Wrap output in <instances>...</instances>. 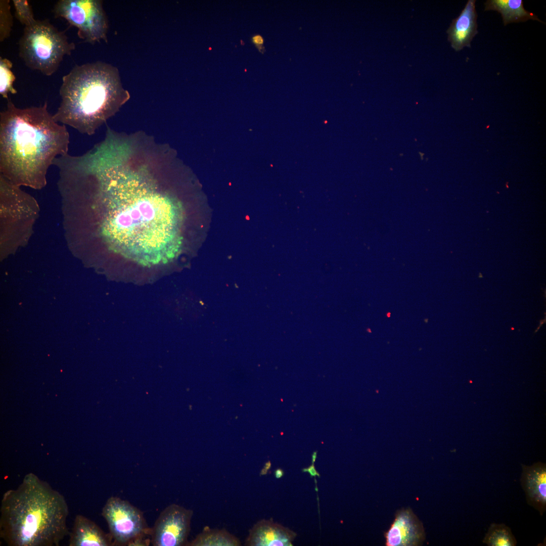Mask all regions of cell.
<instances>
[{"label":"cell","mask_w":546,"mask_h":546,"mask_svg":"<svg viewBox=\"0 0 546 546\" xmlns=\"http://www.w3.org/2000/svg\"><path fill=\"white\" fill-rule=\"evenodd\" d=\"M193 511L172 504L160 514L150 530L153 546L187 545Z\"/></svg>","instance_id":"obj_8"},{"label":"cell","mask_w":546,"mask_h":546,"mask_svg":"<svg viewBox=\"0 0 546 546\" xmlns=\"http://www.w3.org/2000/svg\"><path fill=\"white\" fill-rule=\"evenodd\" d=\"M13 64L7 58L0 59V94L7 100L9 93L15 94L17 91L13 84L16 77L11 70Z\"/></svg>","instance_id":"obj_17"},{"label":"cell","mask_w":546,"mask_h":546,"mask_svg":"<svg viewBox=\"0 0 546 546\" xmlns=\"http://www.w3.org/2000/svg\"><path fill=\"white\" fill-rule=\"evenodd\" d=\"M316 457H317V451H314L312 453V454L311 455L312 464H314V462H315V461L316 460Z\"/></svg>","instance_id":"obj_24"},{"label":"cell","mask_w":546,"mask_h":546,"mask_svg":"<svg viewBox=\"0 0 546 546\" xmlns=\"http://www.w3.org/2000/svg\"><path fill=\"white\" fill-rule=\"evenodd\" d=\"M75 49L65 32L47 19L25 26L18 42L19 55L25 65L47 76L55 73L64 57Z\"/></svg>","instance_id":"obj_5"},{"label":"cell","mask_w":546,"mask_h":546,"mask_svg":"<svg viewBox=\"0 0 546 546\" xmlns=\"http://www.w3.org/2000/svg\"><path fill=\"white\" fill-rule=\"evenodd\" d=\"M9 1H0V39L1 41L7 38L10 34L13 18L10 11Z\"/></svg>","instance_id":"obj_19"},{"label":"cell","mask_w":546,"mask_h":546,"mask_svg":"<svg viewBox=\"0 0 546 546\" xmlns=\"http://www.w3.org/2000/svg\"><path fill=\"white\" fill-rule=\"evenodd\" d=\"M475 3V0H468L464 9L452 20L447 30L448 40L456 51H460L466 47H470L473 38L478 32Z\"/></svg>","instance_id":"obj_11"},{"label":"cell","mask_w":546,"mask_h":546,"mask_svg":"<svg viewBox=\"0 0 546 546\" xmlns=\"http://www.w3.org/2000/svg\"><path fill=\"white\" fill-rule=\"evenodd\" d=\"M240 540L225 529L204 528L188 546H239Z\"/></svg>","instance_id":"obj_15"},{"label":"cell","mask_w":546,"mask_h":546,"mask_svg":"<svg viewBox=\"0 0 546 546\" xmlns=\"http://www.w3.org/2000/svg\"><path fill=\"white\" fill-rule=\"evenodd\" d=\"M270 466H271V464H270V463L269 462L266 463L265 466H264V469H263L262 471V474L264 472H265V474H266L267 470L270 468Z\"/></svg>","instance_id":"obj_23"},{"label":"cell","mask_w":546,"mask_h":546,"mask_svg":"<svg viewBox=\"0 0 546 546\" xmlns=\"http://www.w3.org/2000/svg\"><path fill=\"white\" fill-rule=\"evenodd\" d=\"M303 472H308L311 477H320V474L316 470L314 464H312L309 466L308 468H304L302 469Z\"/></svg>","instance_id":"obj_21"},{"label":"cell","mask_w":546,"mask_h":546,"mask_svg":"<svg viewBox=\"0 0 546 546\" xmlns=\"http://www.w3.org/2000/svg\"><path fill=\"white\" fill-rule=\"evenodd\" d=\"M169 153L144 132L109 130L79 160L82 176L94 183L107 209L103 229L111 247L144 265L167 262L182 244L181 204L157 179Z\"/></svg>","instance_id":"obj_1"},{"label":"cell","mask_w":546,"mask_h":546,"mask_svg":"<svg viewBox=\"0 0 546 546\" xmlns=\"http://www.w3.org/2000/svg\"><path fill=\"white\" fill-rule=\"evenodd\" d=\"M275 475L277 478H280L284 475V472L280 469H278L275 472Z\"/></svg>","instance_id":"obj_22"},{"label":"cell","mask_w":546,"mask_h":546,"mask_svg":"<svg viewBox=\"0 0 546 546\" xmlns=\"http://www.w3.org/2000/svg\"><path fill=\"white\" fill-rule=\"evenodd\" d=\"M295 534L270 520H261L250 529L246 539L247 546H288Z\"/></svg>","instance_id":"obj_12"},{"label":"cell","mask_w":546,"mask_h":546,"mask_svg":"<svg viewBox=\"0 0 546 546\" xmlns=\"http://www.w3.org/2000/svg\"><path fill=\"white\" fill-rule=\"evenodd\" d=\"M520 483L528 505L542 515L546 509V465L537 462L531 466L521 465Z\"/></svg>","instance_id":"obj_10"},{"label":"cell","mask_w":546,"mask_h":546,"mask_svg":"<svg viewBox=\"0 0 546 546\" xmlns=\"http://www.w3.org/2000/svg\"><path fill=\"white\" fill-rule=\"evenodd\" d=\"M56 18L77 28L79 38L90 43L107 41L109 23L100 0H59L53 10Z\"/></svg>","instance_id":"obj_6"},{"label":"cell","mask_w":546,"mask_h":546,"mask_svg":"<svg viewBox=\"0 0 546 546\" xmlns=\"http://www.w3.org/2000/svg\"><path fill=\"white\" fill-rule=\"evenodd\" d=\"M102 515L106 521L113 545L144 544L143 540L150 530L143 512L129 502L111 496L102 508Z\"/></svg>","instance_id":"obj_7"},{"label":"cell","mask_w":546,"mask_h":546,"mask_svg":"<svg viewBox=\"0 0 546 546\" xmlns=\"http://www.w3.org/2000/svg\"><path fill=\"white\" fill-rule=\"evenodd\" d=\"M15 10V17L25 26H28L35 22L32 9L27 1L13 0Z\"/></svg>","instance_id":"obj_18"},{"label":"cell","mask_w":546,"mask_h":546,"mask_svg":"<svg viewBox=\"0 0 546 546\" xmlns=\"http://www.w3.org/2000/svg\"><path fill=\"white\" fill-rule=\"evenodd\" d=\"M69 134L43 105L17 107L8 99L0 113V170L15 185L40 188L56 158L68 154Z\"/></svg>","instance_id":"obj_2"},{"label":"cell","mask_w":546,"mask_h":546,"mask_svg":"<svg viewBox=\"0 0 546 546\" xmlns=\"http://www.w3.org/2000/svg\"><path fill=\"white\" fill-rule=\"evenodd\" d=\"M485 11L499 12L505 26L511 23L525 22L529 19L544 23L535 14L527 11L522 0H488L484 3Z\"/></svg>","instance_id":"obj_14"},{"label":"cell","mask_w":546,"mask_h":546,"mask_svg":"<svg viewBox=\"0 0 546 546\" xmlns=\"http://www.w3.org/2000/svg\"><path fill=\"white\" fill-rule=\"evenodd\" d=\"M488 546H515L517 540L511 528L503 523L490 525L482 540Z\"/></svg>","instance_id":"obj_16"},{"label":"cell","mask_w":546,"mask_h":546,"mask_svg":"<svg viewBox=\"0 0 546 546\" xmlns=\"http://www.w3.org/2000/svg\"><path fill=\"white\" fill-rule=\"evenodd\" d=\"M252 41L255 44V46L258 48L259 51H262V52H263V51H264V49L263 46V38L260 35L257 34V35H254L252 37ZM261 53H262V51H261Z\"/></svg>","instance_id":"obj_20"},{"label":"cell","mask_w":546,"mask_h":546,"mask_svg":"<svg viewBox=\"0 0 546 546\" xmlns=\"http://www.w3.org/2000/svg\"><path fill=\"white\" fill-rule=\"evenodd\" d=\"M0 537L9 546H58L69 531L64 496L33 473L1 500Z\"/></svg>","instance_id":"obj_3"},{"label":"cell","mask_w":546,"mask_h":546,"mask_svg":"<svg viewBox=\"0 0 546 546\" xmlns=\"http://www.w3.org/2000/svg\"><path fill=\"white\" fill-rule=\"evenodd\" d=\"M385 538L387 546H416L422 543L425 533L422 523L408 508L396 513Z\"/></svg>","instance_id":"obj_9"},{"label":"cell","mask_w":546,"mask_h":546,"mask_svg":"<svg viewBox=\"0 0 546 546\" xmlns=\"http://www.w3.org/2000/svg\"><path fill=\"white\" fill-rule=\"evenodd\" d=\"M69 536V546L113 545L109 533H106L95 522L80 514L75 516Z\"/></svg>","instance_id":"obj_13"},{"label":"cell","mask_w":546,"mask_h":546,"mask_svg":"<svg viewBox=\"0 0 546 546\" xmlns=\"http://www.w3.org/2000/svg\"><path fill=\"white\" fill-rule=\"evenodd\" d=\"M57 122L89 135L129 100L117 67L98 61L75 65L62 78Z\"/></svg>","instance_id":"obj_4"}]
</instances>
